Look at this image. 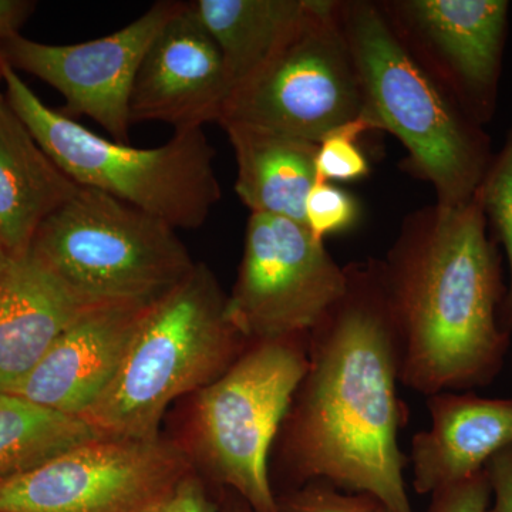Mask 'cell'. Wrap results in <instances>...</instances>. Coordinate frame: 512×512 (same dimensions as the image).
I'll use <instances>...</instances> for the list:
<instances>
[{"mask_svg":"<svg viewBox=\"0 0 512 512\" xmlns=\"http://www.w3.org/2000/svg\"><path fill=\"white\" fill-rule=\"evenodd\" d=\"M346 274L345 293L309 332L308 366L272 448V484L281 483L279 494L323 480L413 512L399 447L409 419L402 348L379 259L346 265Z\"/></svg>","mask_w":512,"mask_h":512,"instance_id":"1","label":"cell"},{"mask_svg":"<svg viewBox=\"0 0 512 512\" xmlns=\"http://www.w3.org/2000/svg\"><path fill=\"white\" fill-rule=\"evenodd\" d=\"M379 265L403 386L429 397L491 384L511 335L500 320L501 256L477 192L464 204L436 202L407 215Z\"/></svg>","mask_w":512,"mask_h":512,"instance_id":"2","label":"cell"},{"mask_svg":"<svg viewBox=\"0 0 512 512\" xmlns=\"http://www.w3.org/2000/svg\"><path fill=\"white\" fill-rule=\"evenodd\" d=\"M339 18L367 107L406 148L407 173L434 188L437 204L470 201L494 156L483 127L409 55L379 3L339 0Z\"/></svg>","mask_w":512,"mask_h":512,"instance_id":"3","label":"cell"},{"mask_svg":"<svg viewBox=\"0 0 512 512\" xmlns=\"http://www.w3.org/2000/svg\"><path fill=\"white\" fill-rule=\"evenodd\" d=\"M228 295L205 264L154 303L119 375L84 421L107 437L157 439L174 400L200 392L247 348Z\"/></svg>","mask_w":512,"mask_h":512,"instance_id":"4","label":"cell"},{"mask_svg":"<svg viewBox=\"0 0 512 512\" xmlns=\"http://www.w3.org/2000/svg\"><path fill=\"white\" fill-rule=\"evenodd\" d=\"M6 100L40 147L82 187L106 192L177 229H197L221 200L215 150L200 130L175 131L157 148L97 136L46 106L0 56Z\"/></svg>","mask_w":512,"mask_h":512,"instance_id":"5","label":"cell"},{"mask_svg":"<svg viewBox=\"0 0 512 512\" xmlns=\"http://www.w3.org/2000/svg\"><path fill=\"white\" fill-rule=\"evenodd\" d=\"M308 335L251 340L220 377L195 393V457L212 483L254 512H279L269 464L308 366Z\"/></svg>","mask_w":512,"mask_h":512,"instance_id":"6","label":"cell"},{"mask_svg":"<svg viewBox=\"0 0 512 512\" xmlns=\"http://www.w3.org/2000/svg\"><path fill=\"white\" fill-rule=\"evenodd\" d=\"M30 251L96 303L157 302L197 264L167 222L82 185L47 218Z\"/></svg>","mask_w":512,"mask_h":512,"instance_id":"7","label":"cell"},{"mask_svg":"<svg viewBox=\"0 0 512 512\" xmlns=\"http://www.w3.org/2000/svg\"><path fill=\"white\" fill-rule=\"evenodd\" d=\"M367 110L339 0H309L305 16L261 72L234 90L222 124L319 144Z\"/></svg>","mask_w":512,"mask_h":512,"instance_id":"8","label":"cell"},{"mask_svg":"<svg viewBox=\"0 0 512 512\" xmlns=\"http://www.w3.org/2000/svg\"><path fill=\"white\" fill-rule=\"evenodd\" d=\"M192 473L175 441L97 437L0 481V512H144Z\"/></svg>","mask_w":512,"mask_h":512,"instance_id":"9","label":"cell"},{"mask_svg":"<svg viewBox=\"0 0 512 512\" xmlns=\"http://www.w3.org/2000/svg\"><path fill=\"white\" fill-rule=\"evenodd\" d=\"M346 284V266L306 225L251 214L228 316L248 342L302 335L339 301Z\"/></svg>","mask_w":512,"mask_h":512,"instance_id":"10","label":"cell"},{"mask_svg":"<svg viewBox=\"0 0 512 512\" xmlns=\"http://www.w3.org/2000/svg\"><path fill=\"white\" fill-rule=\"evenodd\" d=\"M409 55L483 127L493 120L505 39L507 0H380Z\"/></svg>","mask_w":512,"mask_h":512,"instance_id":"11","label":"cell"},{"mask_svg":"<svg viewBox=\"0 0 512 512\" xmlns=\"http://www.w3.org/2000/svg\"><path fill=\"white\" fill-rule=\"evenodd\" d=\"M160 0L126 28L76 45H46L13 35L0 42V56L62 94L59 110L70 119L90 117L119 143H128L130 96L138 67L165 23L181 8Z\"/></svg>","mask_w":512,"mask_h":512,"instance_id":"12","label":"cell"},{"mask_svg":"<svg viewBox=\"0 0 512 512\" xmlns=\"http://www.w3.org/2000/svg\"><path fill=\"white\" fill-rule=\"evenodd\" d=\"M232 83L220 49L191 9L171 16L143 57L130 96V123L168 124L175 131L221 123Z\"/></svg>","mask_w":512,"mask_h":512,"instance_id":"13","label":"cell"},{"mask_svg":"<svg viewBox=\"0 0 512 512\" xmlns=\"http://www.w3.org/2000/svg\"><path fill=\"white\" fill-rule=\"evenodd\" d=\"M154 303L94 306L56 340L39 365L9 394L83 419L119 375Z\"/></svg>","mask_w":512,"mask_h":512,"instance_id":"14","label":"cell"},{"mask_svg":"<svg viewBox=\"0 0 512 512\" xmlns=\"http://www.w3.org/2000/svg\"><path fill=\"white\" fill-rule=\"evenodd\" d=\"M32 251L0 278V394L12 393L56 340L94 306Z\"/></svg>","mask_w":512,"mask_h":512,"instance_id":"15","label":"cell"},{"mask_svg":"<svg viewBox=\"0 0 512 512\" xmlns=\"http://www.w3.org/2000/svg\"><path fill=\"white\" fill-rule=\"evenodd\" d=\"M430 427L414 434L410 447L417 494L461 483L512 443V397L490 399L470 392L427 397Z\"/></svg>","mask_w":512,"mask_h":512,"instance_id":"16","label":"cell"},{"mask_svg":"<svg viewBox=\"0 0 512 512\" xmlns=\"http://www.w3.org/2000/svg\"><path fill=\"white\" fill-rule=\"evenodd\" d=\"M79 187L0 94V241L12 258L28 254L40 227Z\"/></svg>","mask_w":512,"mask_h":512,"instance_id":"17","label":"cell"},{"mask_svg":"<svg viewBox=\"0 0 512 512\" xmlns=\"http://www.w3.org/2000/svg\"><path fill=\"white\" fill-rule=\"evenodd\" d=\"M237 178L234 190L251 214L305 225V201L316 181L318 144L241 124H222Z\"/></svg>","mask_w":512,"mask_h":512,"instance_id":"18","label":"cell"},{"mask_svg":"<svg viewBox=\"0 0 512 512\" xmlns=\"http://www.w3.org/2000/svg\"><path fill=\"white\" fill-rule=\"evenodd\" d=\"M309 0H194L191 9L220 49L232 93L261 72L305 16Z\"/></svg>","mask_w":512,"mask_h":512,"instance_id":"19","label":"cell"},{"mask_svg":"<svg viewBox=\"0 0 512 512\" xmlns=\"http://www.w3.org/2000/svg\"><path fill=\"white\" fill-rule=\"evenodd\" d=\"M103 437L79 417L0 394V481L32 470L86 441Z\"/></svg>","mask_w":512,"mask_h":512,"instance_id":"20","label":"cell"},{"mask_svg":"<svg viewBox=\"0 0 512 512\" xmlns=\"http://www.w3.org/2000/svg\"><path fill=\"white\" fill-rule=\"evenodd\" d=\"M488 231L497 244L504 248L510 279L505 286L500 320L512 335V117L504 146L491 158L483 181L477 190Z\"/></svg>","mask_w":512,"mask_h":512,"instance_id":"21","label":"cell"},{"mask_svg":"<svg viewBox=\"0 0 512 512\" xmlns=\"http://www.w3.org/2000/svg\"><path fill=\"white\" fill-rule=\"evenodd\" d=\"M382 131L375 114L369 110L326 134L318 144L316 180L326 183H350L370 173V164L359 141L363 134Z\"/></svg>","mask_w":512,"mask_h":512,"instance_id":"22","label":"cell"},{"mask_svg":"<svg viewBox=\"0 0 512 512\" xmlns=\"http://www.w3.org/2000/svg\"><path fill=\"white\" fill-rule=\"evenodd\" d=\"M360 205L353 195L338 185L316 180L305 201V225L316 238L325 241L355 227Z\"/></svg>","mask_w":512,"mask_h":512,"instance_id":"23","label":"cell"},{"mask_svg":"<svg viewBox=\"0 0 512 512\" xmlns=\"http://www.w3.org/2000/svg\"><path fill=\"white\" fill-rule=\"evenodd\" d=\"M279 512H376L372 495L343 493L328 481L316 480L276 494Z\"/></svg>","mask_w":512,"mask_h":512,"instance_id":"24","label":"cell"},{"mask_svg":"<svg viewBox=\"0 0 512 512\" xmlns=\"http://www.w3.org/2000/svg\"><path fill=\"white\" fill-rule=\"evenodd\" d=\"M431 495L433 498L426 512H487L491 501L490 484L484 470Z\"/></svg>","mask_w":512,"mask_h":512,"instance_id":"25","label":"cell"},{"mask_svg":"<svg viewBox=\"0 0 512 512\" xmlns=\"http://www.w3.org/2000/svg\"><path fill=\"white\" fill-rule=\"evenodd\" d=\"M484 471L491 490L487 512H512V443L501 448L485 464Z\"/></svg>","mask_w":512,"mask_h":512,"instance_id":"26","label":"cell"},{"mask_svg":"<svg viewBox=\"0 0 512 512\" xmlns=\"http://www.w3.org/2000/svg\"><path fill=\"white\" fill-rule=\"evenodd\" d=\"M174 512H220V498L208 491L204 480L197 473L185 478L175 491Z\"/></svg>","mask_w":512,"mask_h":512,"instance_id":"27","label":"cell"},{"mask_svg":"<svg viewBox=\"0 0 512 512\" xmlns=\"http://www.w3.org/2000/svg\"><path fill=\"white\" fill-rule=\"evenodd\" d=\"M32 9L33 3L23 0H0V42L18 35L20 26Z\"/></svg>","mask_w":512,"mask_h":512,"instance_id":"28","label":"cell"},{"mask_svg":"<svg viewBox=\"0 0 512 512\" xmlns=\"http://www.w3.org/2000/svg\"><path fill=\"white\" fill-rule=\"evenodd\" d=\"M220 512H254V510L239 495L229 490H222Z\"/></svg>","mask_w":512,"mask_h":512,"instance_id":"29","label":"cell"},{"mask_svg":"<svg viewBox=\"0 0 512 512\" xmlns=\"http://www.w3.org/2000/svg\"><path fill=\"white\" fill-rule=\"evenodd\" d=\"M10 261H12V256H10L8 249H6L5 245L0 241V278H2L6 269H8Z\"/></svg>","mask_w":512,"mask_h":512,"instance_id":"30","label":"cell"},{"mask_svg":"<svg viewBox=\"0 0 512 512\" xmlns=\"http://www.w3.org/2000/svg\"><path fill=\"white\" fill-rule=\"evenodd\" d=\"M173 498L174 495L170 500H165L163 503L154 505V507L148 508V510L144 512H174Z\"/></svg>","mask_w":512,"mask_h":512,"instance_id":"31","label":"cell"},{"mask_svg":"<svg viewBox=\"0 0 512 512\" xmlns=\"http://www.w3.org/2000/svg\"><path fill=\"white\" fill-rule=\"evenodd\" d=\"M376 512H392L390 510H387L386 507H383L382 504L379 505V508H377V511Z\"/></svg>","mask_w":512,"mask_h":512,"instance_id":"32","label":"cell"},{"mask_svg":"<svg viewBox=\"0 0 512 512\" xmlns=\"http://www.w3.org/2000/svg\"><path fill=\"white\" fill-rule=\"evenodd\" d=\"M511 370H512V359H511Z\"/></svg>","mask_w":512,"mask_h":512,"instance_id":"33","label":"cell"}]
</instances>
